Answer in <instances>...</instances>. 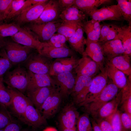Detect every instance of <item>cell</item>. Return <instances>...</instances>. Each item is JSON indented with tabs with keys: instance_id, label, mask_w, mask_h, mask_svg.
Wrapping results in <instances>:
<instances>
[{
	"instance_id": "6da1fadb",
	"label": "cell",
	"mask_w": 131,
	"mask_h": 131,
	"mask_svg": "<svg viewBox=\"0 0 131 131\" xmlns=\"http://www.w3.org/2000/svg\"><path fill=\"white\" fill-rule=\"evenodd\" d=\"M119 89L111 81L93 101L83 106L88 114L92 116L102 106L114 98L118 93Z\"/></svg>"
},
{
	"instance_id": "7a4b0ae2",
	"label": "cell",
	"mask_w": 131,
	"mask_h": 131,
	"mask_svg": "<svg viewBox=\"0 0 131 131\" xmlns=\"http://www.w3.org/2000/svg\"><path fill=\"white\" fill-rule=\"evenodd\" d=\"M3 79L4 82L8 86L15 89L23 94L26 92L28 84V73L24 68L19 66L8 71Z\"/></svg>"
},
{
	"instance_id": "3957f363",
	"label": "cell",
	"mask_w": 131,
	"mask_h": 131,
	"mask_svg": "<svg viewBox=\"0 0 131 131\" xmlns=\"http://www.w3.org/2000/svg\"><path fill=\"white\" fill-rule=\"evenodd\" d=\"M12 65L25 62L29 57L32 48L11 41H6L3 48Z\"/></svg>"
},
{
	"instance_id": "277c9868",
	"label": "cell",
	"mask_w": 131,
	"mask_h": 131,
	"mask_svg": "<svg viewBox=\"0 0 131 131\" xmlns=\"http://www.w3.org/2000/svg\"><path fill=\"white\" fill-rule=\"evenodd\" d=\"M62 21L59 19L54 21L46 23H32L26 29L34 32L40 41L41 40L42 41V42L47 43L57 32Z\"/></svg>"
},
{
	"instance_id": "5b68a950",
	"label": "cell",
	"mask_w": 131,
	"mask_h": 131,
	"mask_svg": "<svg viewBox=\"0 0 131 131\" xmlns=\"http://www.w3.org/2000/svg\"><path fill=\"white\" fill-rule=\"evenodd\" d=\"M108 78L106 69L104 71L100 72L94 77L88 94L84 100L78 106H83L95 99L106 86L108 82Z\"/></svg>"
},
{
	"instance_id": "8992f818",
	"label": "cell",
	"mask_w": 131,
	"mask_h": 131,
	"mask_svg": "<svg viewBox=\"0 0 131 131\" xmlns=\"http://www.w3.org/2000/svg\"><path fill=\"white\" fill-rule=\"evenodd\" d=\"M88 16L91 19L100 22L106 20L121 21L123 19L121 10L117 4L95 9L90 13Z\"/></svg>"
},
{
	"instance_id": "52a82bcc",
	"label": "cell",
	"mask_w": 131,
	"mask_h": 131,
	"mask_svg": "<svg viewBox=\"0 0 131 131\" xmlns=\"http://www.w3.org/2000/svg\"><path fill=\"white\" fill-rule=\"evenodd\" d=\"M51 76L55 82L56 89L62 98H67L70 95L75 84L76 78V76L75 77L71 71Z\"/></svg>"
},
{
	"instance_id": "ba28073f",
	"label": "cell",
	"mask_w": 131,
	"mask_h": 131,
	"mask_svg": "<svg viewBox=\"0 0 131 131\" xmlns=\"http://www.w3.org/2000/svg\"><path fill=\"white\" fill-rule=\"evenodd\" d=\"M12 98L9 107L12 113L21 121L26 109L29 99L23 94L16 89L7 86Z\"/></svg>"
},
{
	"instance_id": "9c48e42d",
	"label": "cell",
	"mask_w": 131,
	"mask_h": 131,
	"mask_svg": "<svg viewBox=\"0 0 131 131\" xmlns=\"http://www.w3.org/2000/svg\"><path fill=\"white\" fill-rule=\"evenodd\" d=\"M11 37L15 42L36 49L40 54L43 47L49 45L47 42H41L37 36H33L28 30L22 28Z\"/></svg>"
},
{
	"instance_id": "30bf717a",
	"label": "cell",
	"mask_w": 131,
	"mask_h": 131,
	"mask_svg": "<svg viewBox=\"0 0 131 131\" xmlns=\"http://www.w3.org/2000/svg\"><path fill=\"white\" fill-rule=\"evenodd\" d=\"M48 58L39 53L31 54L25 62L28 71L35 74H48L51 64Z\"/></svg>"
},
{
	"instance_id": "8fae6325",
	"label": "cell",
	"mask_w": 131,
	"mask_h": 131,
	"mask_svg": "<svg viewBox=\"0 0 131 131\" xmlns=\"http://www.w3.org/2000/svg\"><path fill=\"white\" fill-rule=\"evenodd\" d=\"M93 78L83 75L76 76L75 84L70 95L78 105L85 99Z\"/></svg>"
},
{
	"instance_id": "7c38bea8",
	"label": "cell",
	"mask_w": 131,
	"mask_h": 131,
	"mask_svg": "<svg viewBox=\"0 0 131 131\" xmlns=\"http://www.w3.org/2000/svg\"><path fill=\"white\" fill-rule=\"evenodd\" d=\"M74 69L76 76L83 75L93 77L100 71L98 65L84 54L79 59Z\"/></svg>"
},
{
	"instance_id": "4fadbf2b",
	"label": "cell",
	"mask_w": 131,
	"mask_h": 131,
	"mask_svg": "<svg viewBox=\"0 0 131 131\" xmlns=\"http://www.w3.org/2000/svg\"><path fill=\"white\" fill-rule=\"evenodd\" d=\"M62 98L56 88L38 109L46 119L52 117L55 114L60 106Z\"/></svg>"
},
{
	"instance_id": "5bb4252c",
	"label": "cell",
	"mask_w": 131,
	"mask_h": 131,
	"mask_svg": "<svg viewBox=\"0 0 131 131\" xmlns=\"http://www.w3.org/2000/svg\"><path fill=\"white\" fill-rule=\"evenodd\" d=\"M85 45L86 47L84 54L98 65L100 72L105 71L106 61L99 42L86 39Z\"/></svg>"
},
{
	"instance_id": "9a60e30c",
	"label": "cell",
	"mask_w": 131,
	"mask_h": 131,
	"mask_svg": "<svg viewBox=\"0 0 131 131\" xmlns=\"http://www.w3.org/2000/svg\"><path fill=\"white\" fill-rule=\"evenodd\" d=\"M79 113L73 103L66 105L60 115V126L68 129H76L75 127Z\"/></svg>"
},
{
	"instance_id": "2e32d148",
	"label": "cell",
	"mask_w": 131,
	"mask_h": 131,
	"mask_svg": "<svg viewBox=\"0 0 131 131\" xmlns=\"http://www.w3.org/2000/svg\"><path fill=\"white\" fill-rule=\"evenodd\" d=\"M78 60L75 56L56 59L51 65L49 75L52 76L71 71L76 66Z\"/></svg>"
},
{
	"instance_id": "e0dca14e",
	"label": "cell",
	"mask_w": 131,
	"mask_h": 131,
	"mask_svg": "<svg viewBox=\"0 0 131 131\" xmlns=\"http://www.w3.org/2000/svg\"><path fill=\"white\" fill-rule=\"evenodd\" d=\"M28 84L26 92L46 87H56L55 82L49 74H35L27 71Z\"/></svg>"
},
{
	"instance_id": "ac0fdd59",
	"label": "cell",
	"mask_w": 131,
	"mask_h": 131,
	"mask_svg": "<svg viewBox=\"0 0 131 131\" xmlns=\"http://www.w3.org/2000/svg\"><path fill=\"white\" fill-rule=\"evenodd\" d=\"M21 121L34 128L40 127L47 123L46 119L39 110L35 107L29 99L26 109Z\"/></svg>"
},
{
	"instance_id": "d6986e66",
	"label": "cell",
	"mask_w": 131,
	"mask_h": 131,
	"mask_svg": "<svg viewBox=\"0 0 131 131\" xmlns=\"http://www.w3.org/2000/svg\"><path fill=\"white\" fill-rule=\"evenodd\" d=\"M48 1L35 5L22 11L17 16L15 21L19 25L34 22L40 16Z\"/></svg>"
},
{
	"instance_id": "ffe728a7",
	"label": "cell",
	"mask_w": 131,
	"mask_h": 131,
	"mask_svg": "<svg viewBox=\"0 0 131 131\" xmlns=\"http://www.w3.org/2000/svg\"><path fill=\"white\" fill-rule=\"evenodd\" d=\"M61 12L58 0H49L39 18L33 23H40L57 20L59 19Z\"/></svg>"
},
{
	"instance_id": "44dd1931",
	"label": "cell",
	"mask_w": 131,
	"mask_h": 131,
	"mask_svg": "<svg viewBox=\"0 0 131 131\" xmlns=\"http://www.w3.org/2000/svg\"><path fill=\"white\" fill-rule=\"evenodd\" d=\"M99 42L104 55L107 60L116 56L125 54L124 50L122 43L117 37L112 40Z\"/></svg>"
},
{
	"instance_id": "7402d4cb",
	"label": "cell",
	"mask_w": 131,
	"mask_h": 131,
	"mask_svg": "<svg viewBox=\"0 0 131 131\" xmlns=\"http://www.w3.org/2000/svg\"><path fill=\"white\" fill-rule=\"evenodd\" d=\"M56 89L52 86L40 88L26 93L27 97L38 110L51 94Z\"/></svg>"
},
{
	"instance_id": "603a6c76",
	"label": "cell",
	"mask_w": 131,
	"mask_h": 131,
	"mask_svg": "<svg viewBox=\"0 0 131 131\" xmlns=\"http://www.w3.org/2000/svg\"><path fill=\"white\" fill-rule=\"evenodd\" d=\"M121 96V90L114 98L102 106L92 116L93 119L95 120L105 119L115 112L120 104Z\"/></svg>"
},
{
	"instance_id": "cb8c5ba5",
	"label": "cell",
	"mask_w": 131,
	"mask_h": 131,
	"mask_svg": "<svg viewBox=\"0 0 131 131\" xmlns=\"http://www.w3.org/2000/svg\"><path fill=\"white\" fill-rule=\"evenodd\" d=\"M106 69L108 78L119 89H122L127 85L128 78L126 75L106 61Z\"/></svg>"
},
{
	"instance_id": "d4e9b609",
	"label": "cell",
	"mask_w": 131,
	"mask_h": 131,
	"mask_svg": "<svg viewBox=\"0 0 131 131\" xmlns=\"http://www.w3.org/2000/svg\"><path fill=\"white\" fill-rule=\"evenodd\" d=\"M41 54L49 59L59 58L75 56L74 53L68 47L56 48L49 45L43 47Z\"/></svg>"
},
{
	"instance_id": "484cf974",
	"label": "cell",
	"mask_w": 131,
	"mask_h": 131,
	"mask_svg": "<svg viewBox=\"0 0 131 131\" xmlns=\"http://www.w3.org/2000/svg\"><path fill=\"white\" fill-rule=\"evenodd\" d=\"M100 22L93 19L82 22L81 26L86 34L87 39L98 41L102 26Z\"/></svg>"
},
{
	"instance_id": "4316f807",
	"label": "cell",
	"mask_w": 131,
	"mask_h": 131,
	"mask_svg": "<svg viewBox=\"0 0 131 131\" xmlns=\"http://www.w3.org/2000/svg\"><path fill=\"white\" fill-rule=\"evenodd\" d=\"M88 16L74 5L62 10L59 18L64 21L82 22L87 20Z\"/></svg>"
},
{
	"instance_id": "83f0119b",
	"label": "cell",
	"mask_w": 131,
	"mask_h": 131,
	"mask_svg": "<svg viewBox=\"0 0 131 131\" xmlns=\"http://www.w3.org/2000/svg\"><path fill=\"white\" fill-rule=\"evenodd\" d=\"M110 0H75L74 5L88 16L92 11L100 5L109 4L112 1Z\"/></svg>"
},
{
	"instance_id": "f1b7e54d",
	"label": "cell",
	"mask_w": 131,
	"mask_h": 131,
	"mask_svg": "<svg viewBox=\"0 0 131 131\" xmlns=\"http://www.w3.org/2000/svg\"><path fill=\"white\" fill-rule=\"evenodd\" d=\"M117 38L121 41L125 54L131 56V25H125L118 27Z\"/></svg>"
},
{
	"instance_id": "f546056e",
	"label": "cell",
	"mask_w": 131,
	"mask_h": 131,
	"mask_svg": "<svg viewBox=\"0 0 131 131\" xmlns=\"http://www.w3.org/2000/svg\"><path fill=\"white\" fill-rule=\"evenodd\" d=\"M84 33L81 25L74 34L67 41L72 48L82 55L85 51L86 43V39L84 36Z\"/></svg>"
},
{
	"instance_id": "4dcf8cb0",
	"label": "cell",
	"mask_w": 131,
	"mask_h": 131,
	"mask_svg": "<svg viewBox=\"0 0 131 131\" xmlns=\"http://www.w3.org/2000/svg\"><path fill=\"white\" fill-rule=\"evenodd\" d=\"M130 57L127 55L123 54L115 57L107 61L128 76L131 75Z\"/></svg>"
},
{
	"instance_id": "1f68e13d",
	"label": "cell",
	"mask_w": 131,
	"mask_h": 131,
	"mask_svg": "<svg viewBox=\"0 0 131 131\" xmlns=\"http://www.w3.org/2000/svg\"><path fill=\"white\" fill-rule=\"evenodd\" d=\"M82 22L77 21H63L57 32L64 35L67 41L73 36L81 25Z\"/></svg>"
},
{
	"instance_id": "d6a6232c",
	"label": "cell",
	"mask_w": 131,
	"mask_h": 131,
	"mask_svg": "<svg viewBox=\"0 0 131 131\" xmlns=\"http://www.w3.org/2000/svg\"><path fill=\"white\" fill-rule=\"evenodd\" d=\"M118 26L115 25H102L98 42H101L113 40L117 37Z\"/></svg>"
},
{
	"instance_id": "836d02e7",
	"label": "cell",
	"mask_w": 131,
	"mask_h": 131,
	"mask_svg": "<svg viewBox=\"0 0 131 131\" xmlns=\"http://www.w3.org/2000/svg\"><path fill=\"white\" fill-rule=\"evenodd\" d=\"M116 1L121 10L123 19L128 23V25H131V0Z\"/></svg>"
},
{
	"instance_id": "e575fe53",
	"label": "cell",
	"mask_w": 131,
	"mask_h": 131,
	"mask_svg": "<svg viewBox=\"0 0 131 131\" xmlns=\"http://www.w3.org/2000/svg\"><path fill=\"white\" fill-rule=\"evenodd\" d=\"M19 25L15 23L0 25V34L3 37L13 36L20 30Z\"/></svg>"
},
{
	"instance_id": "d590c367",
	"label": "cell",
	"mask_w": 131,
	"mask_h": 131,
	"mask_svg": "<svg viewBox=\"0 0 131 131\" xmlns=\"http://www.w3.org/2000/svg\"><path fill=\"white\" fill-rule=\"evenodd\" d=\"M76 125L77 131H93L90 119L87 113L79 116Z\"/></svg>"
},
{
	"instance_id": "8d00e7d4",
	"label": "cell",
	"mask_w": 131,
	"mask_h": 131,
	"mask_svg": "<svg viewBox=\"0 0 131 131\" xmlns=\"http://www.w3.org/2000/svg\"><path fill=\"white\" fill-rule=\"evenodd\" d=\"M12 64L9 60L3 48L0 49V77H3L11 67Z\"/></svg>"
},
{
	"instance_id": "74e56055",
	"label": "cell",
	"mask_w": 131,
	"mask_h": 131,
	"mask_svg": "<svg viewBox=\"0 0 131 131\" xmlns=\"http://www.w3.org/2000/svg\"><path fill=\"white\" fill-rule=\"evenodd\" d=\"M7 108L0 103V130L4 129L14 120Z\"/></svg>"
},
{
	"instance_id": "f35d334b",
	"label": "cell",
	"mask_w": 131,
	"mask_h": 131,
	"mask_svg": "<svg viewBox=\"0 0 131 131\" xmlns=\"http://www.w3.org/2000/svg\"><path fill=\"white\" fill-rule=\"evenodd\" d=\"M3 77H0V103L7 108L10 106L12 101L11 95L7 87L4 85Z\"/></svg>"
},
{
	"instance_id": "ab89813d",
	"label": "cell",
	"mask_w": 131,
	"mask_h": 131,
	"mask_svg": "<svg viewBox=\"0 0 131 131\" xmlns=\"http://www.w3.org/2000/svg\"><path fill=\"white\" fill-rule=\"evenodd\" d=\"M66 41L65 36L57 33L53 35L47 43L50 46L55 47H67L66 43Z\"/></svg>"
},
{
	"instance_id": "60d3db41",
	"label": "cell",
	"mask_w": 131,
	"mask_h": 131,
	"mask_svg": "<svg viewBox=\"0 0 131 131\" xmlns=\"http://www.w3.org/2000/svg\"><path fill=\"white\" fill-rule=\"evenodd\" d=\"M120 113L117 110L106 118L110 122L113 131H122V127L120 118Z\"/></svg>"
},
{
	"instance_id": "b9f144b4",
	"label": "cell",
	"mask_w": 131,
	"mask_h": 131,
	"mask_svg": "<svg viewBox=\"0 0 131 131\" xmlns=\"http://www.w3.org/2000/svg\"><path fill=\"white\" fill-rule=\"evenodd\" d=\"M25 1L24 0H13L10 11L6 19H10L18 16Z\"/></svg>"
},
{
	"instance_id": "7bdbcfd3",
	"label": "cell",
	"mask_w": 131,
	"mask_h": 131,
	"mask_svg": "<svg viewBox=\"0 0 131 131\" xmlns=\"http://www.w3.org/2000/svg\"><path fill=\"white\" fill-rule=\"evenodd\" d=\"M13 1V0H0V12L8 16L10 11Z\"/></svg>"
},
{
	"instance_id": "ee69618b",
	"label": "cell",
	"mask_w": 131,
	"mask_h": 131,
	"mask_svg": "<svg viewBox=\"0 0 131 131\" xmlns=\"http://www.w3.org/2000/svg\"><path fill=\"white\" fill-rule=\"evenodd\" d=\"M120 118L122 127L126 129H129L131 127V117L127 113H120Z\"/></svg>"
},
{
	"instance_id": "f6af8a7d",
	"label": "cell",
	"mask_w": 131,
	"mask_h": 131,
	"mask_svg": "<svg viewBox=\"0 0 131 131\" xmlns=\"http://www.w3.org/2000/svg\"><path fill=\"white\" fill-rule=\"evenodd\" d=\"M95 121L98 124L102 131H113L110 122L106 119Z\"/></svg>"
},
{
	"instance_id": "bcb514c9",
	"label": "cell",
	"mask_w": 131,
	"mask_h": 131,
	"mask_svg": "<svg viewBox=\"0 0 131 131\" xmlns=\"http://www.w3.org/2000/svg\"><path fill=\"white\" fill-rule=\"evenodd\" d=\"M48 0H25L20 11L19 14L22 11L30 7L38 4L45 2Z\"/></svg>"
},
{
	"instance_id": "7dc6e473",
	"label": "cell",
	"mask_w": 131,
	"mask_h": 131,
	"mask_svg": "<svg viewBox=\"0 0 131 131\" xmlns=\"http://www.w3.org/2000/svg\"><path fill=\"white\" fill-rule=\"evenodd\" d=\"M20 124L14 120L8 124L4 129V131H21Z\"/></svg>"
},
{
	"instance_id": "c3c4849f",
	"label": "cell",
	"mask_w": 131,
	"mask_h": 131,
	"mask_svg": "<svg viewBox=\"0 0 131 131\" xmlns=\"http://www.w3.org/2000/svg\"><path fill=\"white\" fill-rule=\"evenodd\" d=\"M75 0H58L59 6L61 11L65 9L74 4Z\"/></svg>"
},
{
	"instance_id": "681fc988",
	"label": "cell",
	"mask_w": 131,
	"mask_h": 131,
	"mask_svg": "<svg viewBox=\"0 0 131 131\" xmlns=\"http://www.w3.org/2000/svg\"><path fill=\"white\" fill-rule=\"evenodd\" d=\"M90 121L93 131H102L94 120L91 118Z\"/></svg>"
},
{
	"instance_id": "f907efd6",
	"label": "cell",
	"mask_w": 131,
	"mask_h": 131,
	"mask_svg": "<svg viewBox=\"0 0 131 131\" xmlns=\"http://www.w3.org/2000/svg\"><path fill=\"white\" fill-rule=\"evenodd\" d=\"M5 41L0 34V49L3 48Z\"/></svg>"
},
{
	"instance_id": "816d5d0a",
	"label": "cell",
	"mask_w": 131,
	"mask_h": 131,
	"mask_svg": "<svg viewBox=\"0 0 131 131\" xmlns=\"http://www.w3.org/2000/svg\"><path fill=\"white\" fill-rule=\"evenodd\" d=\"M60 126V131H77L75 129L66 128Z\"/></svg>"
},
{
	"instance_id": "f5cc1de1",
	"label": "cell",
	"mask_w": 131,
	"mask_h": 131,
	"mask_svg": "<svg viewBox=\"0 0 131 131\" xmlns=\"http://www.w3.org/2000/svg\"><path fill=\"white\" fill-rule=\"evenodd\" d=\"M43 131H58L55 128L52 127H49L45 129Z\"/></svg>"
},
{
	"instance_id": "db71d44e",
	"label": "cell",
	"mask_w": 131,
	"mask_h": 131,
	"mask_svg": "<svg viewBox=\"0 0 131 131\" xmlns=\"http://www.w3.org/2000/svg\"><path fill=\"white\" fill-rule=\"evenodd\" d=\"M7 16L4 14L0 12V21L6 19Z\"/></svg>"
},
{
	"instance_id": "11a10c76",
	"label": "cell",
	"mask_w": 131,
	"mask_h": 131,
	"mask_svg": "<svg viewBox=\"0 0 131 131\" xmlns=\"http://www.w3.org/2000/svg\"><path fill=\"white\" fill-rule=\"evenodd\" d=\"M0 131H4V129H1L0 130Z\"/></svg>"
},
{
	"instance_id": "9f6ffc18",
	"label": "cell",
	"mask_w": 131,
	"mask_h": 131,
	"mask_svg": "<svg viewBox=\"0 0 131 131\" xmlns=\"http://www.w3.org/2000/svg\"><path fill=\"white\" fill-rule=\"evenodd\" d=\"M21 131H27V130H23Z\"/></svg>"
}]
</instances>
